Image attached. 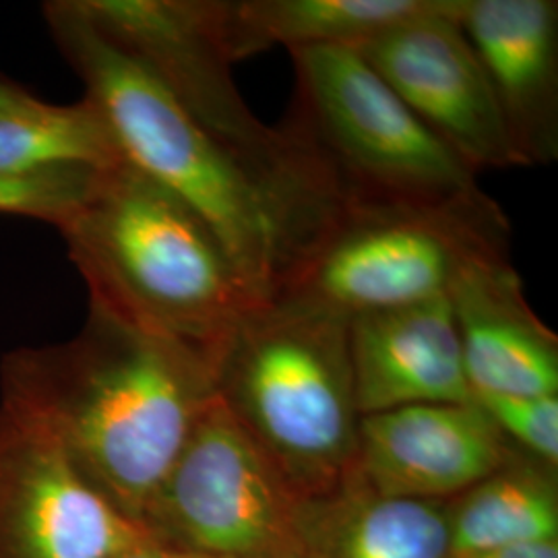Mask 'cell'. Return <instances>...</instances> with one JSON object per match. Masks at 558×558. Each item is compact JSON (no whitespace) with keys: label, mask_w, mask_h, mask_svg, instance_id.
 <instances>
[{"label":"cell","mask_w":558,"mask_h":558,"mask_svg":"<svg viewBox=\"0 0 558 558\" xmlns=\"http://www.w3.org/2000/svg\"><path fill=\"white\" fill-rule=\"evenodd\" d=\"M300 497L216 398L141 513L147 538L214 558H299Z\"/></svg>","instance_id":"obj_8"},{"label":"cell","mask_w":558,"mask_h":558,"mask_svg":"<svg viewBox=\"0 0 558 558\" xmlns=\"http://www.w3.org/2000/svg\"><path fill=\"white\" fill-rule=\"evenodd\" d=\"M459 9L461 0H440L435 11L356 50L399 100L476 172L523 168L490 81L459 23Z\"/></svg>","instance_id":"obj_10"},{"label":"cell","mask_w":558,"mask_h":558,"mask_svg":"<svg viewBox=\"0 0 558 558\" xmlns=\"http://www.w3.org/2000/svg\"><path fill=\"white\" fill-rule=\"evenodd\" d=\"M34 101H36V98L25 94L20 87H13V85L0 81V117L23 110Z\"/></svg>","instance_id":"obj_23"},{"label":"cell","mask_w":558,"mask_h":558,"mask_svg":"<svg viewBox=\"0 0 558 558\" xmlns=\"http://www.w3.org/2000/svg\"><path fill=\"white\" fill-rule=\"evenodd\" d=\"M459 23L490 81L521 166L555 163L557 0H461Z\"/></svg>","instance_id":"obj_12"},{"label":"cell","mask_w":558,"mask_h":558,"mask_svg":"<svg viewBox=\"0 0 558 558\" xmlns=\"http://www.w3.org/2000/svg\"><path fill=\"white\" fill-rule=\"evenodd\" d=\"M114 558H214L207 555H199V553H191V550H182V548H174L168 544H161L156 539L145 538L133 544L131 548H126L124 553H120Z\"/></svg>","instance_id":"obj_22"},{"label":"cell","mask_w":558,"mask_h":558,"mask_svg":"<svg viewBox=\"0 0 558 558\" xmlns=\"http://www.w3.org/2000/svg\"><path fill=\"white\" fill-rule=\"evenodd\" d=\"M122 161L108 124L89 100H36L0 117V174L29 177L66 168L108 170Z\"/></svg>","instance_id":"obj_18"},{"label":"cell","mask_w":558,"mask_h":558,"mask_svg":"<svg viewBox=\"0 0 558 558\" xmlns=\"http://www.w3.org/2000/svg\"><path fill=\"white\" fill-rule=\"evenodd\" d=\"M296 71L288 117L348 203L414 205L505 216L478 172L422 122L356 48L290 52Z\"/></svg>","instance_id":"obj_5"},{"label":"cell","mask_w":558,"mask_h":558,"mask_svg":"<svg viewBox=\"0 0 558 558\" xmlns=\"http://www.w3.org/2000/svg\"><path fill=\"white\" fill-rule=\"evenodd\" d=\"M509 220L348 203L276 300L352 320L442 299L474 263L509 257Z\"/></svg>","instance_id":"obj_7"},{"label":"cell","mask_w":558,"mask_h":558,"mask_svg":"<svg viewBox=\"0 0 558 558\" xmlns=\"http://www.w3.org/2000/svg\"><path fill=\"white\" fill-rule=\"evenodd\" d=\"M52 36L108 124L120 156L182 201L220 242L251 296L274 302L345 209L283 191L203 131L143 64L81 13L46 7Z\"/></svg>","instance_id":"obj_2"},{"label":"cell","mask_w":558,"mask_h":558,"mask_svg":"<svg viewBox=\"0 0 558 558\" xmlns=\"http://www.w3.org/2000/svg\"><path fill=\"white\" fill-rule=\"evenodd\" d=\"M299 558H449L442 500L380 497L350 476L296 505Z\"/></svg>","instance_id":"obj_15"},{"label":"cell","mask_w":558,"mask_h":558,"mask_svg":"<svg viewBox=\"0 0 558 558\" xmlns=\"http://www.w3.org/2000/svg\"><path fill=\"white\" fill-rule=\"evenodd\" d=\"M100 172L66 168L29 177L0 174V214L38 218L60 228L89 195Z\"/></svg>","instance_id":"obj_19"},{"label":"cell","mask_w":558,"mask_h":558,"mask_svg":"<svg viewBox=\"0 0 558 558\" xmlns=\"http://www.w3.org/2000/svg\"><path fill=\"white\" fill-rule=\"evenodd\" d=\"M515 449L476 401L405 405L360 418L352 476L380 497L445 502Z\"/></svg>","instance_id":"obj_11"},{"label":"cell","mask_w":558,"mask_h":558,"mask_svg":"<svg viewBox=\"0 0 558 558\" xmlns=\"http://www.w3.org/2000/svg\"><path fill=\"white\" fill-rule=\"evenodd\" d=\"M350 360L360 416L474 401L447 296L350 320Z\"/></svg>","instance_id":"obj_14"},{"label":"cell","mask_w":558,"mask_h":558,"mask_svg":"<svg viewBox=\"0 0 558 558\" xmlns=\"http://www.w3.org/2000/svg\"><path fill=\"white\" fill-rule=\"evenodd\" d=\"M0 389L137 525L216 399L209 360L94 302L80 336L2 360Z\"/></svg>","instance_id":"obj_1"},{"label":"cell","mask_w":558,"mask_h":558,"mask_svg":"<svg viewBox=\"0 0 558 558\" xmlns=\"http://www.w3.org/2000/svg\"><path fill=\"white\" fill-rule=\"evenodd\" d=\"M143 538L50 433L0 401V558H114Z\"/></svg>","instance_id":"obj_9"},{"label":"cell","mask_w":558,"mask_h":558,"mask_svg":"<svg viewBox=\"0 0 558 558\" xmlns=\"http://www.w3.org/2000/svg\"><path fill=\"white\" fill-rule=\"evenodd\" d=\"M440 0H214L221 44L234 64L269 48H359Z\"/></svg>","instance_id":"obj_16"},{"label":"cell","mask_w":558,"mask_h":558,"mask_svg":"<svg viewBox=\"0 0 558 558\" xmlns=\"http://www.w3.org/2000/svg\"><path fill=\"white\" fill-rule=\"evenodd\" d=\"M449 558H558V539L500 546V548H490V550H480V553H472V555H458V557Z\"/></svg>","instance_id":"obj_21"},{"label":"cell","mask_w":558,"mask_h":558,"mask_svg":"<svg viewBox=\"0 0 558 558\" xmlns=\"http://www.w3.org/2000/svg\"><path fill=\"white\" fill-rule=\"evenodd\" d=\"M59 230L94 304L209 364L260 304L197 214L124 160Z\"/></svg>","instance_id":"obj_3"},{"label":"cell","mask_w":558,"mask_h":558,"mask_svg":"<svg viewBox=\"0 0 558 558\" xmlns=\"http://www.w3.org/2000/svg\"><path fill=\"white\" fill-rule=\"evenodd\" d=\"M77 9L143 64L214 140L283 191L327 209L343 197L317 151L292 124L269 126L240 96L214 0H75Z\"/></svg>","instance_id":"obj_6"},{"label":"cell","mask_w":558,"mask_h":558,"mask_svg":"<svg viewBox=\"0 0 558 558\" xmlns=\"http://www.w3.org/2000/svg\"><path fill=\"white\" fill-rule=\"evenodd\" d=\"M521 451L558 465V396H474Z\"/></svg>","instance_id":"obj_20"},{"label":"cell","mask_w":558,"mask_h":558,"mask_svg":"<svg viewBox=\"0 0 558 558\" xmlns=\"http://www.w3.org/2000/svg\"><path fill=\"white\" fill-rule=\"evenodd\" d=\"M474 396H558V336L509 257L478 260L447 294Z\"/></svg>","instance_id":"obj_13"},{"label":"cell","mask_w":558,"mask_h":558,"mask_svg":"<svg viewBox=\"0 0 558 558\" xmlns=\"http://www.w3.org/2000/svg\"><path fill=\"white\" fill-rule=\"evenodd\" d=\"M451 557L558 539V465L515 449L499 470L445 500Z\"/></svg>","instance_id":"obj_17"},{"label":"cell","mask_w":558,"mask_h":558,"mask_svg":"<svg viewBox=\"0 0 558 558\" xmlns=\"http://www.w3.org/2000/svg\"><path fill=\"white\" fill-rule=\"evenodd\" d=\"M216 398L300 499L352 476L360 412L350 320L290 300L253 306L216 352Z\"/></svg>","instance_id":"obj_4"}]
</instances>
